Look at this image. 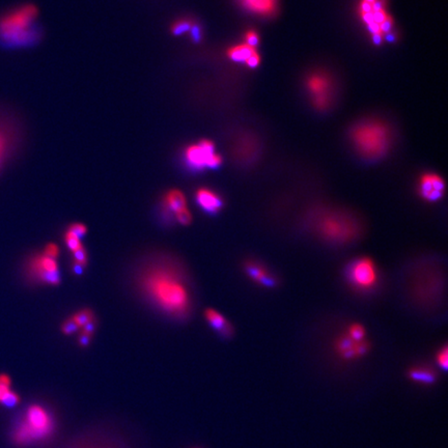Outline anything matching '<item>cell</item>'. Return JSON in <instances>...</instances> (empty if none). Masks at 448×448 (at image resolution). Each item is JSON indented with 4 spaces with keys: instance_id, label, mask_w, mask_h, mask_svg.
Listing matches in <instances>:
<instances>
[{
    "instance_id": "cell-1",
    "label": "cell",
    "mask_w": 448,
    "mask_h": 448,
    "mask_svg": "<svg viewBox=\"0 0 448 448\" xmlns=\"http://www.w3.org/2000/svg\"><path fill=\"white\" fill-rule=\"evenodd\" d=\"M138 287L161 313L183 320L193 307L191 287L183 269L165 258L148 264L138 277Z\"/></svg>"
},
{
    "instance_id": "cell-2",
    "label": "cell",
    "mask_w": 448,
    "mask_h": 448,
    "mask_svg": "<svg viewBox=\"0 0 448 448\" xmlns=\"http://www.w3.org/2000/svg\"><path fill=\"white\" fill-rule=\"evenodd\" d=\"M58 431V421L49 407L32 402L17 411L10 421V442L15 447L42 445Z\"/></svg>"
},
{
    "instance_id": "cell-3",
    "label": "cell",
    "mask_w": 448,
    "mask_h": 448,
    "mask_svg": "<svg viewBox=\"0 0 448 448\" xmlns=\"http://www.w3.org/2000/svg\"><path fill=\"white\" fill-rule=\"evenodd\" d=\"M38 10L34 5H18L0 15V48H27L38 42L40 28Z\"/></svg>"
},
{
    "instance_id": "cell-4",
    "label": "cell",
    "mask_w": 448,
    "mask_h": 448,
    "mask_svg": "<svg viewBox=\"0 0 448 448\" xmlns=\"http://www.w3.org/2000/svg\"><path fill=\"white\" fill-rule=\"evenodd\" d=\"M351 139L361 156L377 159L384 156L391 144V132L379 121H364L351 131Z\"/></svg>"
},
{
    "instance_id": "cell-5",
    "label": "cell",
    "mask_w": 448,
    "mask_h": 448,
    "mask_svg": "<svg viewBox=\"0 0 448 448\" xmlns=\"http://www.w3.org/2000/svg\"><path fill=\"white\" fill-rule=\"evenodd\" d=\"M184 157L187 164L197 170L216 168L222 163L221 156L215 152V146L210 140L191 144L185 150Z\"/></svg>"
},
{
    "instance_id": "cell-6",
    "label": "cell",
    "mask_w": 448,
    "mask_h": 448,
    "mask_svg": "<svg viewBox=\"0 0 448 448\" xmlns=\"http://www.w3.org/2000/svg\"><path fill=\"white\" fill-rule=\"evenodd\" d=\"M28 273L36 282L58 286L60 282V267L58 260L44 254H36L30 258L27 265Z\"/></svg>"
},
{
    "instance_id": "cell-7",
    "label": "cell",
    "mask_w": 448,
    "mask_h": 448,
    "mask_svg": "<svg viewBox=\"0 0 448 448\" xmlns=\"http://www.w3.org/2000/svg\"><path fill=\"white\" fill-rule=\"evenodd\" d=\"M65 448H128L120 438L106 433V431L93 429L76 436Z\"/></svg>"
},
{
    "instance_id": "cell-8",
    "label": "cell",
    "mask_w": 448,
    "mask_h": 448,
    "mask_svg": "<svg viewBox=\"0 0 448 448\" xmlns=\"http://www.w3.org/2000/svg\"><path fill=\"white\" fill-rule=\"evenodd\" d=\"M19 142V130L9 112L0 108V166L11 156Z\"/></svg>"
},
{
    "instance_id": "cell-9",
    "label": "cell",
    "mask_w": 448,
    "mask_h": 448,
    "mask_svg": "<svg viewBox=\"0 0 448 448\" xmlns=\"http://www.w3.org/2000/svg\"><path fill=\"white\" fill-rule=\"evenodd\" d=\"M349 282L359 290H368L377 282V270L370 258H359L352 262L348 271Z\"/></svg>"
},
{
    "instance_id": "cell-10",
    "label": "cell",
    "mask_w": 448,
    "mask_h": 448,
    "mask_svg": "<svg viewBox=\"0 0 448 448\" xmlns=\"http://www.w3.org/2000/svg\"><path fill=\"white\" fill-rule=\"evenodd\" d=\"M306 87L313 97V104L319 109H325L331 101L332 82L328 75L313 73L307 77Z\"/></svg>"
},
{
    "instance_id": "cell-11",
    "label": "cell",
    "mask_w": 448,
    "mask_h": 448,
    "mask_svg": "<svg viewBox=\"0 0 448 448\" xmlns=\"http://www.w3.org/2000/svg\"><path fill=\"white\" fill-rule=\"evenodd\" d=\"M444 189V181L438 175L425 174L419 181V193L425 201H439L443 195Z\"/></svg>"
},
{
    "instance_id": "cell-12",
    "label": "cell",
    "mask_w": 448,
    "mask_h": 448,
    "mask_svg": "<svg viewBox=\"0 0 448 448\" xmlns=\"http://www.w3.org/2000/svg\"><path fill=\"white\" fill-rule=\"evenodd\" d=\"M195 201L203 211L209 214H217L223 207V201L219 194L209 188L197 189Z\"/></svg>"
},
{
    "instance_id": "cell-13",
    "label": "cell",
    "mask_w": 448,
    "mask_h": 448,
    "mask_svg": "<svg viewBox=\"0 0 448 448\" xmlns=\"http://www.w3.org/2000/svg\"><path fill=\"white\" fill-rule=\"evenodd\" d=\"M337 350L344 359L351 360L363 356L368 352V346L366 341H355L348 335L339 341Z\"/></svg>"
},
{
    "instance_id": "cell-14",
    "label": "cell",
    "mask_w": 448,
    "mask_h": 448,
    "mask_svg": "<svg viewBox=\"0 0 448 448\" xmlns=\"http://www.w3.org/2000/svg\"><path fill=\"white\" fill-rule=\"evenodd\" d=\"M21 396L12 388V380L8 374H0V406L14 409L21 404Z\"/></svg>"
},
{
    "instance_id": "cell-15",
    "label": "cell",
    "mask_w": 448,
    "mask_h": 448,
    "mask_svg": "<svg viewBox=\"0 0 448 448\" xmlns=\"http://www.w3.org/2000/svg\"><path fill=\"white\" fill-rule=\"evenodd\" d=\"M278 0H240L242 7L258 16H271L276 11Z\"/></svg>"
},
{
    "instance_id": "cell-16",
    "label": "cell",
    "mask_w": 448,
    "mask_h": 448,
    "mask_svg": "<svg viewBox=\"0 0 448 448\" xmlns=\"http://www.w3.org/2000/svg\"><path fill=\"white\" fill-rule=\"evenodd\" d=\"M205 319L211 327H213L218 333L222 336H231L233 334V326L231 325L227 317H223L221 313H218L215 309H208L205 311Z\"/></svg>"
},
{
    "instance_id": "cell-17",
    "label": "cell",
    "mask_w": 448,
    "mask_h": 448,
    "mask_svg": "<svg viewBox=\"0 0 448 448\" xmlns=\"http://www.w3.org/2000/svg\"><path fill=\"white\" fill-rule=\"evenodd\" d=\"M246 272L254 282L264 287H273L276 284L274 276L258 262H249L246 265Z\"/></svg>"
},
{
    "instance_id": "cell-18",
    "label": "cell",
    "mask_w": 448,
    "mask_h": 448,
    "mask_svg": "<svg viewBox=\"0 0 448 448\" xmlns=\"http://www.w3.org/2000/svg\"><path fill=\"white\" fill-rule=\"evenodd\" d=\"M162 207L167 213L175 214L182 208L187 207L186 197L178 189L167 191L163 197Z\"/></svg>"
},
{
    "instance_id": "cell-19",
    "label": "cell",
    "mask_w": 448,
    "mask_h": 448,
    "mask_svg": "<svg viewBox=\"0 0 448 448\" xmlns=\"http://www.w3.org/2000/svg\"><path fill=\"white\" fill-rule=\"evenodd\" d=\"M345 221H341L339 218H328L323 224H322V231L330 238H336V239H343L350 235L346 231Z\"/></svg>"
},
{
    "instance_id": "cell-20",
    "label": "cell",
    "mask_w": 448,
    "mask_h": 448,
    "mask_svg": "<svg viewBox=\"0 0 448 448\" xmlns=\"http://www.w3.org/2000/svg\"><path fill=\"white\" fill-rule=\"evenodd\" d=\"M172 32L175 34H186L190 32L194 40L199 41L201 38V28L197 25V22L192 19H180L175 22L172 26Z\"/></svg>"
},
{
    "instance_id": "cell-21",
    "label": "cell",
    "mask_w": 448,
    "mask_h": 448,
    "mask_svg": "<svg viewBox=\"0 0 448 448\" xmlns=\"http://www.w3.org/2000/svg\"><path fill=\"white\" fill-rule=\"evenodd\" d=\"M256 48L248 46L247 44L236 45L227 51V55L232 60L236 63H244L245 64L252 55L256 54Z\"/></svg>"
},
{
    "instance_id": "cell-22",
    "label": "cell",
    "mask_w": 448,
    "mask_h": 448,
    "mask_svg": "<svg viewBox=\"0 0 448 448\" xmlns=\"http://www.w3.org/2000/svg\"><path fill=\"white\" fill-rule=\"evenodd\" d=\"M409 377L414 382L432 385L436 382V372L427 368H414L409 372Z\"/></svg>"
},
{
    "instance_id": "cell-23",
    "label": "cell",
    "mask_w": 448,
    "mask_h": 448,
    "mask_svg": "<svg viewBox=\"0 0 448 448\" xmlns=\"http://www.w3.org/2000/svg\"><path fill=\"white\" fill-rule=\"evenodd\" d=\"M70 319L71 321L75 324L78 331L79 330L82 329L83 327H85L87 324L97 321L95 313H93V311L89 309H81V311H77V313H75Z\"/></svg>"
},
{
    "instance_id": "cell-24",
    "label": "cell",
    "mask_w": 448,
    "mask_h": 448,
    "mask_svg": "<svg viewBox=\"0 0 448 448\" xmlns=\"http://www.w3.org/2000/svg\"><path fill=\"white\" fill-rule=\"evenodd\" d=\"M64 239L65 242H66L67 247L70 249L72 254L85 249V246L81 243L80 238L77 237L75 234H73L72 232L68 231V229H67L66 233H65Z\"/></svg>"
},
{
    "instance_id": "cell-25",
    "label": "cell",
    "mask_w": 448,
    "mask_h": 448,
    "mask_svg": "<svg viewBox=\"0 0 448 448\" xmlns=\"http://www.w3.org/2000/svg\"><path fill=\"white\" fill-rule=\"evenodd\" d=\"M177 222L182 225H189L192 222V214L189 211L188 207L182 208L174 214Z\"/></svg>"
},
{
    "instance_id": "cell-26",
    "label": "cell",
    "mask_w": 448,
    "mask_h": 448,
    "mask_svg": "<svg viewBox=\"0 0 448 448\" xmlns=\"http://www.w3.org/2000/svg\"><path fill=\"white\" fill-rule=\"evenodd\" d=\"M60 249L58 245L55 243H48L45 247L44 252L43 254L44 256H48V258H54V260H58V256H60Z\"/></svg>"
},
{
    "instance_id": "cell-27",
    "label": "cell",
    "mask_w": 448,
    "mask_h": 448,
    "mask_svg": "<svg viewBox=\"0 0 448 448\" xmlns=\"http://www.w3.org/2000/svg\"><path fill=\"white\" fill-rule=\"evenodd\" d=\"M349 336L355 341H364V329L362 326L353 325L350 327Z\"/></svg>"
},
{
    "instance_id": "cell-28",
    "label": "cell",
    "mask_w": 448,
    "mask_h": 448,
    "mask_svg": "<svg viewBox=\"0 0 448 448\" xmlns=\"http://www.w3.org/2000/svg\"><path fill=\"white\" fill-rule=\"evenodd\" d=\"M68 231L72 232L73 234H75L77 237L81 239V238L87 235V227H85V224L76 222V223L71 224L70 227H68Z\"/></svg>"
},
{
    "instance_id": "cell-29",
    "label": "cell",
    "mask_w": 448,
    "mask_h": 448,
    "mask_svg": "<svg viewBox=\"0 0 448 448\" xmlns=\"http://www.w3.org/2000/svg\"><path fill=\"white\" fill-rule=\"evenodd\" d=\"M258 43H260V38H258V34H256V32H254V30H249V32H246L245 44H247L248 46L256 48Z\"/></svg>"
},
{
    "instance_id": "cell-30",
    "label": "cell",
    "mask_w": 448,
    "mask_h": 448,
    "mask_svg": "<svg viewBox=\"0 0 448 448\" xmlns=\"http://www.w3.org/2000/svg\"><path fill=\"white\" fill-rule=\"evenodd\" d=\"M60 329H62V332L65 334V335H71V334H74L75 332H78V329H77L75 324L71 321L70 317L67 319L66 321L63 323Z\"/></svg>"
},
{
    "instance_id": "cell-31",
    "label": "cell",
    "mask_w": 448,
    "mask_h": 448,
    "mask_svg": "<svg viewBox=\"0 0 448 448\" xmlns=\"http://www.w3.org/2000/svg\"><path fill=\"white\" fill-rule=\"evenodd\" d=\"M437 362L439 364L440 368H443L444 370H447L448 366V353L447 348H443L442 351L439 352L437 356Z\"/></svg>"
},
{
    "instance_id": "cell-32",
    "label": "cell",
    "mask_w": 448,
    "mask_h": 448,
    "mask_svg": "<svg viewBox=\"0 0 448 448\" xmlns=\"http://www.w3.org/2000/svg\"><path fill=\"white\" fill-rule=\"evenodd\" d=\"M260 56L258 55V53L256 52V54L252 55L251 58L245 63L246 66L249 67V68H256L260 65Z\"/></svg>"
},
{
    "instance_id": "cell-33",
    "label": "cell",
    "mask_w": 448,
    "mask_h": 448,
    "mask_svg": "<svg viewBox=\"0 0 448 448\" xmlns=\"http://www.w3.org/2000/svg\"><path fill=\"white\" fill-rule=\"evenodd\" d=\"M366 1H368V3H374L376 0H366Z\"/></svg>"
}]
</instances>
